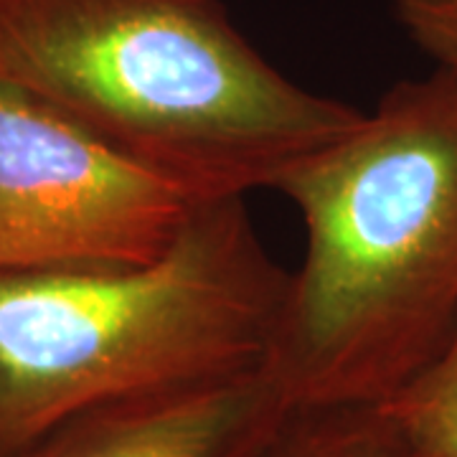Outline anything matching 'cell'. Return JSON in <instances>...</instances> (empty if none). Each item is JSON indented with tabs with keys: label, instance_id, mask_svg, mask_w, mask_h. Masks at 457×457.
I'll list each match as a JSON object with an SVG mask.
<instances>
[{
	"label": "cell",
	"instance_id": "cell-7",
	"mask_svg": "<svg viewBox=\"0 0 457 457\" xmlns=\"http://www.w3.org/2000/svg\"><path fill=\"white\" fill-rule=\"evenodd\" d=\"M381 409L402 457H457V330L437 361Z\"/></svg>",
	"mask_w": 457,
	"mask_h": 457
},
{
	"label": "cell",
	"instance_id": "cell-6",
	"mask_svg": "<svg viewBox=\"0 0 457 457\" xmlns=\"http://www.w3.org/2000/svg\"><path fill=\"white\" fill-rule=\"evenodd\" d=\"M264 457H402L381 407L293 409Z\"/></svg>",
	"mask_w": 457,
	"mask_h": 457
},
{
	"label": "cell",
	"instance_id": "cell-4",
	"mask_svg": "<svg viewBox=\"0 0 457 457\" xmlns=\"http://www.w3.org/2000/svg\"><path fill=\"white\" fill-rule=\"evenodd\" d=\"M201 204L77 120L0 84V272L147 264Z\"/></svg>",
	"mask_w": 457,
	"mask_h": 457
},
{
	"label": "cell",
	"instance_id": "cell-1",
	"mask_svg": "<svg viewBox=\"0 0 457 457\" xmlns=\"http://www.w3.org/2000/svg\"><path fill=\"white\" fill-rule=\"evenodd\" d=\"M275 191L305 252L262 369L290 409L386 404L457 330V77L392 87Z\"/></svg>",
	"mask_w": 457,
	"mask_h": 457
},
{
	"label": "cell",
	"instance_id": "cell-8",
	"mask_svg": "<svg viewBox=\"0 0 457 457\" xmlns=\"http://www.w3.org/2000/svg\"><path fill=\"white\" fill-rule=\"evenodd\" d=\"M407 36L457 77V0H386Z\"/></svg>",
	"mask_w": 457,
	"mask_h": 457
},
{
	"label": "cell",
	"instance_id": "cell-5",
	"mask_svg": "<svg viewBox=\"0 0 457 457\" xmlns=\"http://www.w3.org/2000/svg\"><path fill=\"white\" fill-rule=\"evenodd\" d=\"M290 411L260 369L89 409L13 457H264Z\"/></svg>",
	"mask_w": 457,
	"mask_h": 457
},
{
	"label": "cell",
	"instance_id": "cell-2",
	"mask_svg": "<svg viewBox=\"0 0 457 457\" xmlns=\"http://www.w3.org/2000/svg\"><path fill=\"white\" fill-rule=\"evenodd\" d=\"M0 84L204 201L278 188L366 114L282 74L221 0H0Z\"/></svg>",
	"mask_w": 457,
	"mask_h": 457
},
{
	"label": "cell",
	"instance_id": "cell-3",
	"mask_svg": "<svg viewBox=\"0 0 457 457\" xmlns=\"http://www.w3.org/2000/svg\"><path fill=\"white\" fill-rule=\"evenodd\" d=\"M287 279L237 196L147 264L0 272V457L102 404L260 371Z\"/></svg>",
	"mask_w": 457,
	"mask_h": 457
}]
</instances>
